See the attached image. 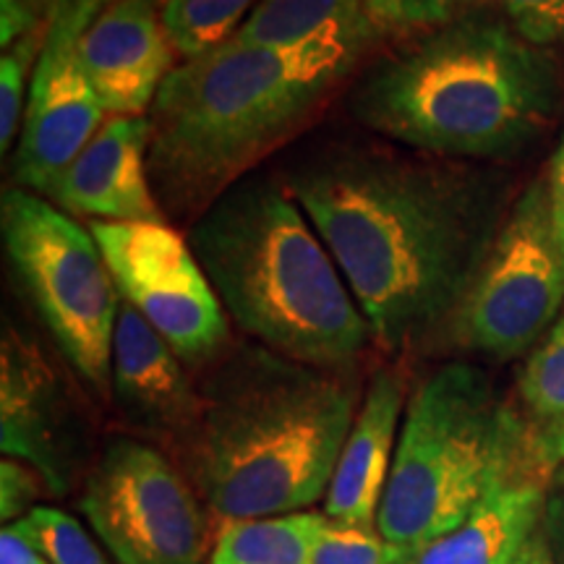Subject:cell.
I'll return each mask as SVG.
<instances>
[{"label": "cell", "instance_id": "cell-19", "mask_svg": "<svg viewBox=\"0 0 564 564\" xmlns=\"http://www.w3.org/2000/svg\"><path fill=\"white\" fill-rule=\"evenodd\" d=\"M518 411L541 468L554 478L564 465V312L520 371Z\"/></svg>", "mask_w": 564, "mask_h": 564}, {"label": "cell", "instance_id": "cell-30", "mask_svg": "<svg viewBox=\"0 0 564 564\" xmlns=\"http://www.w3.org/2000/svg\"><path fill=\"white\" fill-rule=\"evenodd\" d=\"M549 196H552V212H554V223L556 230H560V238L564 243V137L560 150L554 154L552 171H549Z\"/></svg>", "mask_w": 564, "mask_h": 564}, {"label": "cell", "instance_id": "cell-13", "mask_svg": "<svg viewBox=\"0 0 564 564\" xmlns=\"http://www.w3.org/2000/svg\"><path fill=\"white\" fill-rule=\"evenodd\" d=\"M91 87L110 116H150L173 74L175 51L162 24V0H116L79 40Z\"/></svg>", "mask_w": 564, "mask_h": 564}, {"label": "cell", "instance_id": "cell-20", "mask_svg": "<svg viewBox=\"0 0 564 564\" xmlns=\"http://www.w3.org/2000/svg\"><path fill=\"white\" fill-rule=\"evenodd\" d=\"M327 514L314 510L228 520L207 564H308Z\"/></svg>", "mask_w": 564, "mask_h": 564}, {"label": "cell", "instance_id": "cell-21", "mask_svg": "<svg viewBox=\"0 0 564 564\" xmlns=\"http://www.w3.org/2000/svg\"><path fill=\"white\" fill-rule=\"evenodd\" d=\"M262 0H162V24L183 63L236 37Z\"/></svg>", "mask_w": 564, "mask_h": 564}, {"label": "cell", "instance_id": "cell-5", "mask_svg": "<svg viewBox=\"0 0 564 564\" xmlns=\"http://www.w3.org/2000/svg\"><path fill=\"white\" fill-rule=\"evenodd\" d=\"M225 312L259 345L352 371L373 343L340 267L285 181L249 175L188 225Z\"/></svg>", "mask_w": 564, "mask_h": 564}, {"label": "cell", "instance_id": "cell-33", "mask_svg": "<svg viewBox=\"0 0 564 564\" xmlns=\"http://www.w3.org/2000/svg\"><path fill=\"white\" fill-rule=\"evenodd\" d=\"M554 484L560 486V489H564V465H562L560 470H556V476H554Z\"/></svg>", "mask_w": 564, "mask_h": 564}, {"label": "cell", "instance_id": "cell-14", "mask_svg": "<svg viewBox=\"0 0 564 564\" xmlns=\"http://www.w3.org/2000/svg\"><path fill=\"white\" fill-rule=\"evenodd\" d=\"M70 413L58 377L17 327H6L0 358V447L6 457L40 470L47 489L70 476Z\"/></svg>", "mask_w": 564, "mask_h": 564}, {"label": "cell", "instance_id": "cell-10", "mask_svg": "<svg viewBox=\"0 0 564 564\" xmlns=\"http://www.w3.org/2000/svg\"><path fill=\"white\" fill-rule=\"evenodd\" d=\"M118 293L188 366L230 343V316L186 238L167 223H91Z\"/></svg>", "mask_w": 564, "mask_h": 564}, {"label": "cell", "instance_id": "cell-16", "mask_svg": "<svg viewBox=\"0 0 564 564\" xmlns=\"http://www.w3.org/2000/svg\"><path fill=\"white\" fill-rule=\"evenodd\" d=\"M405 392L403 371L394 366L379 369L366 387L324 497V514L335 523L377 528L403 426Z\"/></svg>", "mask_w": 564, "mask_h": 564}, {"label": "cell", "instance_id": "cell-12", "mask_svg": "<svg viewBox=\"0 0 564 564\" xmlns=\"http://www.w3.org/2000/svg\"><path fill=\"white\" fill-rule=\"evenodd\" d=\"M45 199L91 223H167L150 178V118L110 116Z\"/></svg>", "mask_w": 564, "mask_h": 564}, {"label": "cell", "instance_id": "cell-32", "mask_svg": "<svg viewBox=\"0 0 564 564\" xmlns=\"http://www.w3.org/2000/svg\"><path fill=\"white\" fill-rule=\"evenodd\" d=\"M512 564H554L552 549H549V541H546L544 523H541L539 531H535L531 539L525 541V546L520 549V554L514 556Z\"/></svg>", "mask_w": 564, "mask_h": 564}, {"label": "cell", "instance_id": "cell-28", "mask_svg": "<svg viewBox=\"0 0 564 564\" xmlns=\"http://www.w3.org/2000/svg\"><path fill=\"white\" fill-rule=\"evenodd\" d=\"M544 531L554 564H564V489L549 491L544 510Z\"/></svg>", "mask_w": 564, "mask_h": 564}, {"label": "cell", "instance_id": "cell-27", "mask_svg": "<svg viewBox=\"0 0 564 564\" xmlns=\"http://www.w3.org/2000/svg\"><path fill=\"white\" fill-rule=\"evenodd\" d=\"M42 481L45 478L40 476V470H32V465L3 457L0 463V512H3L6 523H13L34 510Z\"/></svg>", "mask_w": 564, "mask_h": 564}, {"label": "cell", "instance_id": "cell-15", "mask_svg": "<svg viewBox=\"0 0 564 564\" xmlns=\"http://www.w3.org/2000/svg\"><path fill=\"white\" fill-rule=\"evenodd\" d=\"M110 390L133 429L175 442V447L199 415L202 392L183 361L123 299L112 335Z\"/></svg>", "mask_w": 564, "mask_h": 564}, {"label": "cell", "instance_id": "cell-31", "mask_svg": "<svg viewBox=\"0 0 564 564\" xmlns=\"http://www.w3.org/2000/svg\"><path fill=\"white\" fill-rule=\"evenodd\" d=\"M26 9L32 11L34 19H40L42 24H51V19L63 9L70 6H95V9H105V6L116 3V0H21Z\"/></svg>", "mask_w": 564, "mask_h": 564}, {"label": "cell", "instance_id": "cell-9", "mask_svg": "<svg viewBox=\"0 0 564 564\" xmlns=\"http://www.w3.org/2000/svg\"><path fill=\"white\" fill-rule=\"evenodd\" d=\"M82 510L121 564H207L194 484L152 444L112 440L84 484Z\"/></svg>", "mask_w": 564, "mask_h": 564}, {"label": "cell", "instance_id": "cell-17", "mask_svg": "<svg viewBox=\"0 0 564 564\" xmlns=\"http://www.w3.org/2000/svg\"><path fill=\"white\" fill-rule=\"evenodd\" d=\"M549 481L552 476L541 468L505 478L460 523L429 541L405 564H512L544 523Z\"/></svg>", "mask_w": 564, "mask_h": 564}, {"label": "cell", "instance_id": "cell-18", "mask_svg": "<svg viewBox=\"0 0 564 564\" xmlns=\"http://www.w3.org/2000/svg\"><path fill=\"white\" fill-rule=\"evenodd\" d=\"M232 40L270 51H329L358 63L373 37L364 0H262Z\"/></svg>", "mask_w": 564, "mask_h": 564}, {"label": "cell", "instance_id": "cell-22", "mask_svg": "<svg viewBox=\"0 0 564 564\" xmlns=\"http://www.w3.org/2000/svg\"><path fill=\"white\" fill-rule=\"evenodd\" d=\"M47 564H108L95 539L68 512L37 505L11 523Z\"/></svg>", "mask_w": 564, "mask_h": 564}, {"label": "cell", "instance_id": "cell-1", "mask_svg": "<svg viewBox=\"0 0 564 564\" xmlns=\"http://www.w3.org/2000/svg\"><path fill=\"white\" fill-rule=\"evenodd\" d=\"M285 186L390 352L447 327L505 223L497 175L373 141H329Z\"/></svg>", "mask_w": 564, "mask_h": 564}, {"label": "cell", "instance_id": "cell-25", "mask_svg": "<svg viewBox=\"0 0 564 564\" xmlns=\"http://www.w3.org/2000/svg\"><path fill=\"white\" fill-rule=\"evenodd\" d=\"M474 0H364L373 37L432 32L453 24Z\"/></svg>", "mask_w": 564, "mask_h": 564}, {"label": "cell", "instance_id": "cell-2", "mask_svg": "<svg viewBox=\"0 0 564 564\" xmlns=\"http://www.w3.org/2000/svg\"><path fill=\"white\" fill-rule=\"evenodd\" d=\"M181 455L212 514L228 520L301 512L327 497L361 405L352 371L322 369L243 345L212 369Z\"/></svg>", "mask_w": 564, "mask_h": 564}, {"label": "cell", "instance_id": "cell-29", "mask_svg": "<svg viewBox=\"0 0 564 564\" xmlns=\"http://www.w3.org/2000/svg\"><path fill=\"white\" fill-rule=\"evenodd\" d=\"M0 564H47V560L17 528L6 525L0 533Z\"/></svg>", "mask_w": 564, "mask_h": 564}, {"label": "cell", "instance_id": "cell-11", "mask_svg": "<svg viewBox=\"0 0 564 564\" xmlns=\"http://www.w3.org/2000/svg\"><path fill=\"white\" fill-rule=\"evenodd\" d=\"M102 9L70 6L47 24L45 47L32 76L17 150L13 181L19 188L45 196L63 171L102 129L105 110L79 55V40Z\"/></svg>", "mask_w": 564, "mask_h": 564}, {"label": "cell", "instance_id": "cell-24", "mask_svg": "<svg viewBox=\"0 0 564 564\" xmlns=\"http://www.w3.org/2000/svg\"><path fill=\"white\" fill-rule=\"evenodd\" d=\"M411 552L394 546L379 528L345 525L327 518L308 564H405Z\"/></svg>", "mask_w": 564, "mask_h": 564}, {"label": "cell", "instance_id": "cell-26", "mask_svg": "<svg viewBox=\"0 0 564 564\" xmlns=\"http://www.w3.org/2000/svg\"><path fill=\"white\" fill-rule=\"evenodd\" d=\"M512 30L533 47L564 42V0H499Z\"/></svg>", "mask_w": 564, "mask_h": 564}, {"label": "cell", "instance_id": "cell-6", "mask_svg": "<svg viewBox=\"0 0 564 564\" xmlns=\"http://www.w3.org/2000/svg\"><path fill=\"white\" fill-rule=\"evenodd\" d=\"M528 468L541 463L518 408L486 371L444 364L408 398L379 533L415 554L460 523L494 486Z\"/></svg>", "mask_w": 564, "mask_h": 564}, {"label": "cell", "instance_id": "cell-3", "mask_svg": "<svg viewBox=\"0 0 564 564\" xmlns=\"http://www.w3.org/2000/svg\"><path fill=\"white\" fill-rule=\"evenodd\" d=\"M556 105L552 58L489 17L426 32L373 63L350 91L364 129L442 160L512 158L552 126Z\"/></svg>", "mask_w": 564, "mask_h": 564}, {"label": "cell", "instance_id": "cell-23", "mask_svg": "<svg viewBox=\"0 0 564 564\" xmlns=\"http://www.w3.org/2000/svg\"><path fill=\"white\" fill-rule=\"evenodd\" d=\"M45 37L47 26L32 30L6 47L0 58V150L3 154H9V147L19 139L32 91L30 76H34V68H37Z\"/></svg>", "mask_w": 564, "mask_h": 564}, {"label": "cell", "instance_id": "cell-4", "mask_svg": "<svg viewBox=\"0 0 564 564\" xmlns=\"http://www.w3.org/2000/svg\"><path fill=\"white\" fill-rule=\"evenodd\" d=\"M356 63L230 40L173 68L150 110V178L165 217L196 220L295 137Z\"/></svg>", "mask_w": 564, "mask_h": 564}, {"label": "cell", "instance_id": "cell-8", "mask_svg": "<svg viewBox=\"0 0 564 564\" xmlns=\"http://www.w3.org/2000/svg\"><path fill=\"white\" fill-rule=\"evenodd\" d=\"M564 312V243L546 178L507 212L502 230L444 335L463 350L512 361L539 345Z\"/></svg>", "mask_w": 564, "mask_h": 564}, {"label": "cell", "instance_id": "cell-7", "mask_svg": "<svg viewBox=\"0 0 564 564\" xmlns=\"http://www.w3.org/2000/svg\"><path fill=\"white\" fill-rule=\"evenodd\" d=\"M0 230L9 262L70 369L110 390L121 293L89 228L26 188H6Z\"/></svg>", "mask_w": 564, "mask_h": 564}]
</instances>
